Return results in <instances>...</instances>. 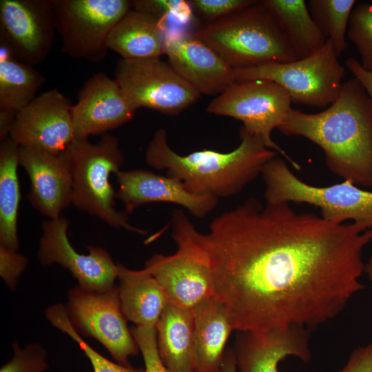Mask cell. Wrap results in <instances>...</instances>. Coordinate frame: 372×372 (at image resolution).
<instances>
[{
    "instance_id": "19",
    "label": "cell",
    "mask_w": 372,
    "mask_h": 372,
    "mask_svg": "<svg viewBox=\"0 0 372 372\" xmlns=\"http://www.w3.org/2000/svg\"><path fill=\"white\" fill-rule=\"evenodd\" d=\"M19 163L30 178L28 199L32 206L50 219L60 217L72 196V176L64 152L19 146Z\"/></svg>"
},
{
    "instance_id": "40",
    "label": "cell",
    "mask_w": 372,
    "mask_h": 372,
    "mask_svg": "<svg viewBox=\"0 0 372 372\" xmlns=\"http://www.w3.org/2000/svg\"><path fill=\"white\" fill-rule=\"evenodd\" d=\"M364 273L367 275L369 280L372 282V256L365 263Z\"/></svg>"
},
{
    "instance_id": "21",
    "label": "cell",
    "mask_w": 372,
    "mask_h": 372,
    "mask_svg": "<svg viewBox=\"0 0 372 372\" xmlns=\"http://www.w3.org/2000/svg\"><path fill=\"white\" fill-rule=\"evenodd\" d=\"M192 310L195 372H220L226 343L234 330L229 312L214 296L201 302Z\"/></svg>"
},
{
    "instance_id": "24",
    "label": "cell",
    "mask_w": 372,
    "mask_h": 372,
    "mask_svg": "<svg viewBox=\"0 0 372 372\" xmlns=\"http://www.w3.org/2000/svg\"><path fill=\"white\" fill-rule=\"evenodd\" d=\"M194 329L192 309L167 304L156 330L160 358L171 372H195Z\"/></svg>"
},
{
    "instance_id": "38",
    "label": "cell",
    "mask_w": 372,
    "mask_h": 372,
    "mask_svg": "<svg viewBox=\"0 0 372 372\" xmlns=\"http://www.w3.org/2000/svg\"><path fill=\"white\" fill-rule=\"evenodd\" d=\"M17 112L0 110V141L6 140L10 136Z\"/></svg>"
},
{
    "instance_id": "18",
    "label": "cell",
    "mask_w": 372,
    "mask_h": 372,
    "mask_svg": "<svg viewBox=\"0 0 372 372\" xmlns=\"http://www.w3.org/2000/svg\"><path fill=\"white\" fill-rule=\"evenodd\" d=\"M165 54L174 70L200 94H220L236 82L233 69L194 34L166 31Z\"/></svg>"
},
{
    "instance_id": "16",
    "label": "cell",
    "mask_w": 372,
    "mask_h": 372,
    "mask_svg": "<svg viewBox=\"0 0 372 372\" xmlns=\"http://www.w3.org/2000/svg\"><path fill=\"white\" fill-rule=\"evenodd\" d=\"M136 110L115 79L103 72L94 74L72 107L75 139L106 134L131 121Z\"/></svg>"
},
{
    "instance_id": "13",
    "label": "cell",
    "mask_w": 372,
    "mask_h": 372,
    "mask_svg": "<svg viewBox=\"0 0 372 372\" xmlns=\"http://www.w3.org/2000/svg\"><path fill=\"white\" fill-rule=\"evenodd\" d=\"M56 31L54 0L0 1V47L14 59L32 66L43 61Z\"/></svg>"
},
{
    "instance_id": "17",
    "label": "cell",
    "mask_w": 372,
    "mask_h": 372,
    "mask_svg": "<svg viewBox=\"0 0 372 372\" xmlns=\"http://www.w3.org/2000/svg\"><path fill=\"white\" fill-rule=\"evenodd\" d=\"M240 332L233 351L239 372H278V363L288 356L304 363L311 358V330L307 327L289 325Z\"/></svg>"
},
{
    "instance_id": "7",
    "label": "cell",
    "mask_w": 372,
    "mask_h": 372,
    "mask_svg": "<svg viewBox=\"0 0 372 372\" xmlns=\"http://www.w3.org/2000/svg\"><path fill=\"white\" fill-rule=\"evenodd\" d=\"M345 69L331 42L327 40L321 48L302 59L233 71L236 81L271 80L288 92L291 103L323 108L338 98Z\"/></svg>"
},
{
    "instance_id": "33",
    "label": "cell",
    "mask_w": 372,
    "mask_h": 372,
    "mask_svg": "<svg viewBox=\"0 0 372 372\" xmlns=\"http://www.w3.org/2000/svg\"><path fill=\"white\" fill-rule=\"evenodd\" d=\"M145 363V372H171L163 363L157 348L156 327L136 326L131 331Z\"/></svg>"
},
{
    "instance_id": "37",
    "label": "cell",
    "mask_w": 372,
    "mask_h": 372,
    "mask_svg": "<svg viewBox=\"0 0 372 372\" xmlns=\"http://www.w3.org/2000/svg\"><path fill=\"white\" fill-rule=\"evenodd\" d=\"M345 65L354 77L360 82L372 100V72L365 70L360 61L353 57L348 58Z\"/></svg>"
},
{
    "instance_id": "30",
    "label": "cell",
    "mask_w": 372,
    "mask_h": 372,
    "mask_svg": "<svg viewBox=\"0 0 372 372\" xmlns=\"http://www.w3.org/2000/svg\"><path fill=\"white\" fill-rule=\"evenodd\" d=\"M347 36L360 56L362 67L372 72V3H358L354 6Z\"/></svg>"
},
{
    "instance_id": "26",
    "label": "cell",
    "mask_w": 372,
    "mask_h": 372,
    "mask_svg": "<svg viewBox=\"0 0 372 372\" xmlns=\"http://www.w3.org/2000/svg\"><path fill=\"white\" fill-rule=\"evenodd\" d=\"M0 146V245L17 251L20 189L17 175L19 146L10 136Z\"/></svg>"
},
{
    "instance_id": "10",
    "label": "cell",
    "mask_w": 372,
    "mask_h": 372,
    "mask_svg": "<svg viewBox=\"0 0 372 372\" xmlns=\"http://www.w3.org/2000/svg\"><path fill=\"white\" fill-rule=\"evenodd\" d=\"M115 80L137 110L145 107L176 115L196 102L200 94L160 58L120 59Z\"/></svg>"
},
{
    "instance_id": "22",
    "label": "cell",
    "mask_w": 372,
    "mask_h": 372,
    "mask_svg": "<svg viewBox=\"0 0 372 372\" xmlns=\"http://www.w3.org/2000/svg\"><path fill=\"white\" fill-rule=\"evenodd\" d=\"M166 31L161 19L132 8L110 31L107 46L125 60L159 58L165 54Z\"/></svg>"
},
{
    "instance_id": "12",
    "label": "cell",
    "mask_w": 372,
    "mask_h": 372,
    "mask_svg": "<svg viewBox=\"0 0 372 372\" xmlns=\"http://www.w3.org/2000/svg\"><path fill=\"white\" fill-rule=\"evenodd\" d=\"M172 237L178 245L170 256L154 254L145 269L157 280L169 303L193 309L214 296V285L209 262L181 225L172 219Z\"/></svg>"
},
{
    "instance_id": "32",
    "label": "cell",
    "mask_w": 372,
    "mask_h": 372,
    "mask_svg": "<svg viewBox=\"0 0 372 372\" xmlns=\"http://www.w3.org/2000/svg\"><path fill=\"white\" fill-rule=\"evenodd\" d=\"M13 356L3 364L0 372H45L48 368L46 351L38 344L32 343L21 348L12 344Z\"/></svg>"
},
{
    "instance_id": "14",
    "label": "cell",
    "mask_w": 372,
    "mask_h": 372,
    "mask_svg": "<svg viewBox=\"0 0 372 372\" xmlns=\"http://www.w3.org/2000/svg\"><path fill=\"white\" fill-rule=\"evenodd\" d=\"M72 107L57 89L45 92L17 113L10 136L19 146L61 154L75 140Z\"/></svg>"
},
{
    "instance_id": "1",
    "label": "cell",
    "mask_w": 372,
    "mask_h": 372,
    "mask_svg": "<svg viewBox=\"0 0 372 372\" xmlns=\"http://www.w3.org/2000/svg\"><path fill=\"white\" fill-rule=\"evenodd\" d=\"M186 229L207 258L214 296L234 330L289 325L310 330L339 315L365 289L362 254L372 229L337 224L289 203L251 198L215 218L207 234Z\"/></svg>"
},
{
    "instance_id": "29",
    "label": "cell",
    "mask_w": 372,
    "mask_h": 372,
    "mask_svg": "<svg viewBox=\"0 0 372 372\" xmlns=\"http://www.w3.org/2000/svg\"><path fill=\"white\" fill-rule=\"evenodd\" d=\"M48 320L54 327L66 333L74 340L83 351L89 359L94 372H145L142 369L125 366L112 362L98 351H95L81 338L72 325L68 316L66 307L61 304H55L45 311Z\"/></svg>"
},
{
    "instance_id": "4",
    "label": "cell",
    "mask_w": 372,
    "mask_h": 372,
    "mask_svg": "<svg viewBox=\"0 0 372 372\" xmlns=\"http://www.w3.org/2000/svg\"><path fill=\"white\" fill-rule=\"evenodd\" d=\"M194 36L232 69L299 59L273 15L260 1L206 23Z\"/></svg>"
},
{
    "instance_id": "31",
    "label": "cell",
    "mask_w": 372,
    "mask_h": 372,
    "mask_svg": "<svg viewBox=\"0 0 372 372\" xmlns=\"http://www.w3.org/2000/svg\"><path fill=\"white\" fill-rule=\"evenodd\" d=\"M132 8L148 12L165 23L171 20L179 25L192 19L193 10L189 1L183 0H136Z\"/></svg>"
},
{
    "instance_id": "35",
    "label": "cell",
    "mask_w": 372,
    "mask_h": 372,
    "mask_svg": "<svg viewBox=\"0 0 372 372\" xmlns=\"http://www.w3.org/2000/svg\"><path fill=\"white\" fill-rule=\"evenodd\" d=\"M27 263L25 256L0 245V275L10 290H15L18 278Z\"/></svg>"
},
{
    "instance_id": "9",
    "label": "cell",
    "mask_w": 372,
    "mask_h": 372,
    "mask_svg": "<svg viewBox=\"0 0 372 372\" xmlns=\"http://www.w3.org/2000/svg\"><path fill=\"white\" fill-rule=\"evenodd\" d=\"M61 52L97 63L105 59L114 26L132 9L127 0H54Z\"/></svg>"
},
{
    "instance_id": "34",
    "label": "cell",
    "mask_w": 372,
    "mask_h": 372,
    "mask_svg": "<svg viewBox=\"0 0 372 372\" xmlns=\"http://www.w3.org/2000/svg\"><path fill=\"white\" fill-rule=\"evenodd\" d=\"M193 11L207 22H211L239 11L254 3L255 0H192L189 1Z\"/></svg>"
},
{
    "instance_id": "27",
    "label": "cell",
    "mask_w": 372,
    "mask_h": 372,
    "mask_svg": "<svg viewBox=\"0 0 372 372\" xmlns=\"http://www.w3.org/2000/svg\"><path fill=\"white\" fill-rule=\"evenodd\" d=\"M45 81L32 65L14 58L0 59V110L18 112L37 97Z\"/></svg>"
},
{
    "instance_id": "20",
    "label": "cell",
    "mask_w": 372,
    "mask_h": 372,
    "mask_svg": "<svg viewBox=\"0 0 372 372\" xmlns=\"http://www.w3.org/2000/svg\"><path fill=\"white\" fill-rule=\"evenodd\" d=\"M116 175L119 185L116 198L123 202L127 214L145 203L165 202L179 205L194 216L203 218L218 204L216 197L190 193L182 182L167 175L143 169L121 171Z\"/></svg>"
},
{
    "instance_id": "36",
    "label": "cell",
    "mask_w": 372,
    "mask_h": 372,
    "mask_svg": "<svg viewBox=\"0 0 372 372\" xmlns=\"http://www.w3.org/2000/svg\"><path fill=\"white\" fill-rule=\"evenodd\" d=\"M335 372H372V343L355 349L344 367Z\"/></svg>"
},
{
    "instance_id": "23",
    "label": "cell",
    "mask_w": 372,
    "mask_h": 372,
    "mask_svg": "<svg viewBox=\"0 0 372 372\" xmlns=\"http://www.w3.org/2000/svg\"><path fill=\"white\" fill-rule=\"evenodd\" d=\"M117 264L118 296L126 319L136 326L156 327L169 304L162 287L145 269L132 270Z\"/></svg>"
},
{
    "instance_id": "3",
    "label": "cell",
    "mask_w": 372,
    "mask_h": 372,
    "mask_svg": "<svg viewBox=\"0 0 372 372\" xmlns=\"http://www.w3.org/2000/svg\"><path fill=\"white\" fill-rule=\"evenodd\" d=\"M239 136L240 145L228 153L202 150L182 156L168 145L166 130L159 129L147 147L145 161L152 167L166 170L167 176L182 182L190 193L230 197L261 174L265 164L278 154L242 127Z\"/></svg>"
},
{
    "instance_id": "15",
    "label": "cell",
    "mask_w": 372,
    "mask_h": 372,
    "mask_svg": "<svg viewBox=\"0 0 372 372\" xmlns=\"http://www.w3.org/2000/svg\"><path fill=\"white\" fill-rule=\"evenodd\" d=\"M69 220L60 216L43 224L39 259L43 265L59 264L70 271L83 289L103 291L111 289L118 277V264L100 247L87 246V255L77 252L68 237Z\"/></svg>"
},
{
    "instance_id": "5",
    "label": "cell",
    "mask_w": 372,
    "mask_h": 372,
    "mask_svg": "<svg viewBox=\"0 0 372 372\" xmlns=\"http://www.w3.org/2000/svg\"><path fill=\"white\" fill-rule=\"evenodd\" d=\"M64 154L72 176V204L112 227L147 233L131 225L125 211L115 209L116 193L110 176L121 172L125 160L115 136L104 134L96 143H90L88 138L75 139Z\"/></svg>"
},
{
    "instance_id": "11",
    "label": "cell",
    "mask_w": 372,
    "mask_h": 372,
    "mask_svg": "<svg viewBox=\"0 0 372 372\" xmlns=\"http://www.w3.org/2000/svg\"><path fill=\"white\" fill-rule=\"evenodd\" d=\"M66 309L76 330L97 340L117 363L131 366L129 358L139 348L127 327L118 287L94 291L75 287L68 292Z\"/></svg>"
},
{
    "instance_id": "6",
    "label": "cell",
    "mask_w": 372,
    "mask_h": 372,
    "mask_svg": "<svg viewBox=\"0 0 372 372\" xmlns=\"http://www.w3.org/2000/svg\"><path fill=\"white\" fill-rule=\"evenodd\" d=\"M266 203H307L320 209L321 217L337 224L353 220L372 228V192L349 180L327 187L309 185L298 178L282 158L276 157L264 166Z\"/></svg>"
},
{
    "instance_id": "8",
    "label": "cell",
    "mask_w": 372,
    "mask_h": 372,
    "mask_svg": "<svg viewBox=\"0 0 372 372\" xmlns=\"http://www.w3.org/2000/svg\"><path fill=\"white\" fill-rule=\"evenodd\" d=\"M288 92L267 79L236 81L206 108L210 114L241 121L245 131L260 137L266 147L280 154L296 169L300 166L271 138V132L284 122L291 109Z\"/></svg>"
},
{
    "instance_id": "28",
    "label": "cell",
    "mask_w": 372,
    "mask_h": 372,
    "mask_svg": "<svg viewBox=\"0 0 372 372\" xmlns=\"http://www.w3.org/2000/svg\"><path fill=\"white\" fill-rule=\"evenodd\" d=\"M355 0H309V11L317 27L340 56L349 46L347 29Z\"/></svg>"
},
{
    "instance_id": "2",
    "label": "cell",
    "mask_w": 372,
    "mask_h": 372,
    "mask_svg": "<svg viewBox=\"0 0 372 372\" xmlns=\"http://www.w3.org/2000/svg\"><path fill=\"white\" fill-rule=\"evenodd\" d=\"M278 130L317 145L328 169L344 180L372 187V100L355 77L328 108L313 114L291 108Z\"/></svg>"
},
{
    "instance_id": "39",
    "label": "cell",
    "mask_w": 372,
    "mask_h": 372,
    "mask_svg": "<svg viewBox=\"0 0 372 372\" xmlns=\"http://www.w3.org/2000/svg\"><path fill=\"white\" fill-rule=\"evenodd\" d=\"M220 372H237L236 360L232 350L225 352Z\"/></svg>"
},
{
    "instance_id": "25",
    "label": "cell",
    "mask_w": 372,
    "mask_h": 372,
    "mask_svg": "<svg viewBox=\"0 0 372 372\" xmlns=\"http://www.w3.org/2000/svg\"><path fill=\"white\" fill-rule=\"evenodd\" d=\"M285 40L298 59L321 48L327 39L314 22L304 0H262Z\"/></svg>"
}]
</instances>
